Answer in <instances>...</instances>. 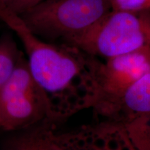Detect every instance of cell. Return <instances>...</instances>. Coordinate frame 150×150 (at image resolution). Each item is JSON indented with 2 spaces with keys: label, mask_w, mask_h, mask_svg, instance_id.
<instances>
[{
  "label": "cell",
  "mask_w": 150,
  "mask_h": 150,
  "mask_svg": "<svg viewBox=\"0 0 150 150\" xmlns=\"http://www.w3.org/2000/svg\"><path fill=\"white\" fill-rule=\"evenodd\" d=\"M0 19L23 44L30 73L50 99L56 117L91 106L95 93L93 59L86 58L74 47L55 45L40 39L2 3Z\"/></svg>",
  "instance_id": "obj_1"
},
{
  "label": "cell",
  "mask_w": 150,
  "mask_h": 150,
  "mask_svg": "<svg viewBox=\"0 0 150 150\" xmlns=\"http://www.w3.org/2000/svg\"><path fill=\"white\" fill-rule=\"evenodd\" d=\"M110 11V0H43L19 16L37 36L67 45Z\"/></svg>",
  "instance_id": "obj_2"
},
{
  "label": "cell",
  "mask_w": 150,
  "mask_h": 150,
  "mask_svg": "<svg viewBox=\"0 0 150 150\" xmlns=\"http://www.w3.org/2000/svg\"><path fill=\"white\" fill-rule=\"evenodd\" d=\"M55 117L50 99L20 56L11 77L0 87V129H24Z\"/></svg>",
  "instance_id": "obj_3"
},
{
  "label": "cell",
  "mask_w": 150,
  "mask_h": 150,
  "mask_svg": "<svg viewBox=\"0 0 150 150\" xmlns=\"http://www.w3.org/2000/svg\"><path fill=\"white\" fill-rule=\"evenodd\" d=\"M148 45L141 12L110 11L66 45L92 57L108 59Z\"/></svg>",
  "instance_id": "obj_4"
},
{
  "label": "cell",
  "mask_w": 150,
  "mask_h": 150,
  "mask_svg": "<svg viewBox=\"0 0 150 150\" xmlns=\"http://www.w3.org/2000/svg\"><path fill=\"white\" fill-rule=\"evenodd\" d=\"M150 72V45L122 55L95 60V95L92 106L106 115L129 86Z\"/></svg>",
  "instance_id": "obj_5"
},
{
  "label": "cell",
  "mask_w": 150,
  "mask_h": 150,
  "mask_svg": "<svg viewBox=\"0 0 150 150\" xmlns=\"http://www.w3.org/2000/svg\"><path fill=\"white\" fill-rule=\"evenodd\" d=\"M122 112L126 123L150 114V72L147 73L129 86L122 94L106 115Z\"/></svg>",
  "instance_id": "obj_6"
},
{
  "label": "cell",
  "mask_w": 150,
  "mask_h": 150,
  "mask_svg": "<svg viewBox=\"0 0 150 150\" xmlns=\"http://www.w3.org/2000/svg\"><path fill=\"white\" fill-rule=\"evenodd\" d=\"M24 129L14 138L13 150H66L50 127L37 124Z\"/></svg>",
  "instance_id": "obj_7"
},
{
  "label": "cell",
  "mask_w": 150,
  "mask_h": 150,
  "mask_svg": "<svg viewBox=\"0 0 150 150\" xmlns=\"http://www.w3.org/2000/svg\"><path fill=\"white\" fill-rule=\"evenodd\" d=\"M19 57L16 43L10 35L0 38V87L11 77Z\"/></svg>",
  "instance_id": "obj_8"
},
{
  "label": "cell",
  "mask_w": 150,
  "mask_h": 150,
  "mask_svg": "<svg viewBox=\"0 0 150 150\" xmlns=\"http://www.w3.org/2000/svg\"><path fill=\"white\" fill-rule=\"evenodd\" d=\"M129 139L136 150H150V114L139 116L127 123Z\"/></svg>",
  "instance_id": "obj_9"
},
{
  "label": "cell",
  "mask_w": 150,
  "mask_h": 150,
  "mask_svg": "<svg viewBox=\"0 0 150 150\" xmlns=\"http://www.w3.org/2000/svg\"><path fill=\"white\" fill-rule=\"evenodd\" d=\"M112 10L138 13L150 10V0H110Z\"/></svg>",
  "instance_id": "obj_10"
},
{
  "label": "cell",
  "mask_w": 150,
  "mask_h": 150,
  "mask_svg": "<svg viewBox=\"0 0 150 150\" xmlns=\"http://www.w3.org/2000/svg\"><path fill=\"white\" fill-rule=\"evenodd\" d=\"M43 0H11L9 4L7 6L13 12L20 15L35 6Z\"/></svg>",
  "instance_id": "obj_11"
},
{
  "label": "cell",
  "mask_w": 150,
  "mask_h": 150,
  "mask_svg": "<svg viewBox=\"0 0 150 150\" xmlns=\"http://www.w3.org/2000/svg\"><path fill=\"white\" fill-rule=\"evenodd\" d=\"M142 16L145 24V32L147 35V43L150 45V11H145L142 12Z\"/></svg>",
  "instance_id": "obj_12"
},
{
  "label": "cell",
  "mask_w": 150,
  "mask_h": 150,
  "mask_svg": "<svg viewBox=\"0 0 150 150\" xmlns=\"http://www.w3.org/2000/svg\"><path fill=\"white\" fill-rule=\"evenodd\" d=\"M11 0H0V3L4 4L5 5L8 6L9 4V3L11 2Z\"/></svg>",
  "instance_id": "obj_13"
},
{
  "label": "cell",
  "mask_w": 150,
  "mask_h": 150,
  "mask_svg": "<svg viewBox=\"0 0 150 150\" xmlns=\"http://www.w3.org/2000/svg\"><path fill=\"white\" fill-rule=\"evenodd\" d=\"M93 150H113V149H110V148H106V149H100V148H98V149H95Z\"/></svg>",
  "instance_id": "obj_14"
},
{
  "label": "cell",
  "mask_w": 150,
  "mask_h": 150,
  "mask_svg": "<svg viewBox=\"0 0 150 150\" xmlns=\"http://www.w3.org/2000/svg\"><path fill=\"white\" fill-rule=\"evenodd\" d=\"M149 11H150V10H149Z\"/></svg>",
  "instance_id": "obj_15"
}]
</instances>
